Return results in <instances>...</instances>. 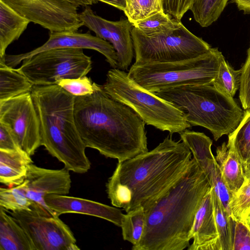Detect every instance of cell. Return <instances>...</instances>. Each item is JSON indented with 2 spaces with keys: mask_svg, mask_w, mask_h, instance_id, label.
<instances>
[{
  "mask_svg": "<svg viewBox=\"0 0 250 250\" xmlns=\"http://www.w3.org/2000/svg\"><path fill=\"white\" fill-rule=\"evenodd\" d=\"M124 12L132 24L157 12L164 11L162 0H125Z\"/></svg>",
  "mask_w": 250,
  "mask_h": 250,
  "instance_id": "f546056e",
  "label": "cell"
},
{
  "mask_svg": "<svg viewBox=\"0 0 250 250\" xmlns=\"http://www.w3.org/2000/svg\"><path fill=\"white\" fill-rule=\"evenodd\" d=\"M234 2L238 9L243 11L244 14H250V0H232Z\"/></svg>",
  "mask_w": 250,
  "mask_h": 250,
  "instance_id": "8d00e7d4",
  "label": "cell"
},
{
  "mask_svg": "<svg viewBox=\"0 0 250 250\" xmlns=\"http://www.w3.org/2000/svg\"><path fill=\"white\" fill-rule=\"evenodd\" d=\"M191 235L193 242L188 250H221L211 187L203 197L196 212Z\"/></svg>",
  "mask_w": 250,
  "mask_h": 250,
  "instance_id": "2e32d148",
  "label": "cell"
},
{
  "mask_svg": "<svg viewBox=\"0 0 250 250\" xmlns=\"http://www.w3.org/2000/svg\"><path fill=\"white\" fill-rule=\"evenodd\" d=\"M229 0H193L190 9L195 21L202 27L216 21L226 7Z\"/></svg>",
  "mask_w": 250,
  "mask_h": 250,
  "instance_id": "484cf974",
  "label": "cell"
},
{
  "mask_svg": "<svg viewBox=\"0 0 250 250\" xmlns=\"http://www.w3.org/2000/svg\"><path fill=\"white\" fill-rule=\"evenodd\" d=\"M225 59L218 48L200 56L179 61L133 63L129 77L152 93L185 85L212 84L221 62Z\"/></svg>",
  "mask_w": 250,
  "mask_h": 250,
  "instance_id": "8992f818",
  "label": "cell"
},
{
  "mask_svg": "<svg viewBox=\"0 0 250 250\" xmlns=\"http://www.w3.org/2000/svg\"><path fill=\"white\" fill-rule=\"evenodd\" d=\"M0 123L11 130L20 148L30 156L42 146L39 119L31 92L0 102Z\"/></svg>",
  "mask_w": 250,
  "mask_h": 250,
  "instance_id": "8fae6325",
  "label": "cell"
},
{
  "mask_svg": "<svg viewBox=\"0 0 250 250\" xmlns=\"http://www.w3.org/2000/svg\"><path fill=\"white\" fill-rule=\"evenodd\" d=\"M211 193L221 250H232L234 220L226 210L212 188Z\"/></svg>",
  "mask_w": 250,
  "mask_h": 250,
  "instance_id": "cb8c5ba5",
  "label": "cell"
},
{
  "mask_svg": "<svg viewBox=\"0 0 250 250\" xmlns=\"http://www.w3.org/2000/svg\"><path fill=\"white\" fill-rule=\"evenodd\" d=\"M245 176L246 178V181H250V172L246 175Z\"/></svg>",
  "mask_w": 250,
  "mask_h": 250,
  "instance_id": "ab89813d",
  "label": "cell"
},
{
  "mask_svg": "<svg viewBox=\"0 0 250 250\" xmlns=\"http://www.w3.org/2000/svg\"><path fill=\"white\" fill-rule=\"evenodd\" d=\"M6 212L0 208V250H35L23 228Z\"/></svg>",
  "mask_w": 250,
  "mask_h": 250,
  "instance_id": "ffe728a7",
  "label": "cell"
},
{
  "mask_svg": "<svg viewBox=\"0 0 250 250\" xmlns=\"http://www.w3.org/2000/svg\"><path fill=\"white\" fill-rule=\"evenodd\" d=\"M154 94L181 110L191 126L208 129L216 141L233 132L244 116L233 98L212 84L181 85Z\"/></svg>",
  "mask_w": 250,
  "mask_h": 250,
  "instance_id": "5b68a950",
  "label": "cell"
},
{
  "mask_svg": "<svg viewBox=\"0 0 250 250\" xmlns=\"http://www.w3.org/2000/svg\"><path fill=\"white\" fill-rule=\"evenodd\" d=\"M31 94L39 119L42 146L69 171L87 172L91 163L75 122V97L58 84L34 85Z\"/></svg>",
  "mask_w": 250,
  "mask_h": 250,
  "instance_id": "277c9868",
  "label": "cell"
},
{
  "mask_svg": "<svg viewBox=\"0 0 250 250\" xmlns=\"http://www.w3.org/2000/svg\"><path fill=\"white\" fill-rule=\"evenodd\" d=\"M112 5L116 8L124 11L126 6L125 0H97Z\"/></svg>",
  "mask_w": 250,
  "mask_h": 250,
  "instance_id": "74e56055",
  "label": "cell"
},
{
  "mask_svg": "<svg viewBox=\"0 0 250 250\" xmlns=\"http://www.w3.org/2000/svg\"><path fill=\"white\" fill-rule=\"evenodd\" d=\"M69 170L29 167L25 181L27 197L32 203L31 209L44 215H55L46 205L44 198L50 194L66 195L71 186Z\"/></svg>",
  "mask_w": 250,
  "mask_h": 250,
  "instance_id": "4fadbf2b",
  "label": "cell"
},
{
  "mask_svg": "<svg viewBox=\"0 0 250 250\" xmlns=\"http://www.w3.org/2000/svg\"><path fill=\"white\" fill-rule=\"evenodd\" d=\"M216 152L215 160L223 180L233 195L246 181L241 160L234 149L226 142L218 146Z\"/></svg>",
  "mask_w": 250,
  "mask_h": 250,
  "instance_id": "ac0fdd59",
  "label": "cell"
},
{
  "mask_svg": "<svg viewBox=\"0 0 250 250\" xmlns=\"http://www.w3.org/2000/svg\"><path fill=\"white\" fill-rule=\"evenodd\" d=\"M26 182L9 188H0V208L8 212L31 209L32 203L25 192Z\"/></svg>",
  "mask_w": 250,
  "mask_h": 250,
  "instance_id": "83f0119b",
  "label": "cell"
},
{
  "mask_svg": "<svg viewBox=\"0 0 250 250\" xmlns=\"http://www.w3.org/2000/svg\"><path fill=\"white\" fill-rule=\"evenodd\" d=\"M45 201L49 208L57 216L67 213H76L97 217L121 227L124 214L117 207L66 195H46Z\"/></svg>",
  "mask_w": 250,
  "mask_h": 250,
  "instance_id": "9a60e30c",
  "label": "cell"
},
{
  "mask_svg": "<svg viewBox=\"0 0 250 250\" xmlns=\"http://www.w3.org/2000/svg\"><path fill=\"white\" fill-rule=\"evenodd\" d=\"M146 214L143 207L136 208L124 214L122 221L123 239L137 245L141 241L146 225Z\"/></svg>",
  "mask_w": 250,
  "mask_h": 250,
  "instance_id": "4316f807",
  "label": "cell"
},
{
  "mask_svg": "<svg viewBox=\"0 0 250 250\" xmlns=\"http://www.w3.org/2000/svg\"><path fill=\"white\" fill-rule=\"evenodd\" d=\"M241 83L239 89V99L244 110L250 109V45L247 50V57L242 67Z\"/></svg>",
  "mask_w": 250,
  "mask_h": 250,
  "instance_id": "d6a6232c",
  "label": "cell"
},
{
  "mask_svg": "<svg viewBox=\"0 0 250 250\" xmlns=\"http://www.w3.org/2000/svg\"><path fill=\"white\" fill-rule=\"evenodd\" d=\"M0 149L22 150L11 130L0 123Z\"/></svg>",
  "mask_w": 250,
  "mask_h": 250,
  "instance_id": "d590c367",
  "label": "cell"
},
{
  "mask_svg": "<svg viewBox=\"0 0 250 250\" xmlns=\"http://www.w3.org/2000/svg\"><path fill=\"white\" fill-rule=\"evenodd\" d=\"M193 2V0H162L164 11L179 21L190 10Z\"/></svg>",
  "mask_w": 250,
  "mask_h": 250,
  "instance_id": "e575fe53",
  "label": "cell"
},
{
  "mask_svg": "<svg viewBox=\"0 0 250 250\" xmlns=\"http://www.w3.org/2000/svg\"><path fill=\"white\" fill-rule=\"evenodd\" d=\"M92 49L102 54L113 68L118 66L116 52L109 42L89 32L80 33L74 31L50 32L48 40L42 45L29 52L17 55H6V64L15 67L23 60L41 52L58 48Z\"/></svg>",
  "mask_w": 250,
  "mask_h": 250,
  "instance_id": "5bb4252c",
  "label": "cell"
},
{
  "mask_svg": "<svg viewBox=\"0 0 250 250\" xmlns=\"http://www.w3.org/2000/svg\"><path fill=\"white\" fill-rule=\"evenodd\" d=\"M211 188L208 177L192 158L184 175L144 208L146 225L132 250H183L189 247L196 212Z\"/></svg>",
  "mask_w": 250,
  "mask_h": 250,
  "instance_id": "3957f363",
  "label": "cell"
},
{
  "mask_svg": "<svg viewBox=\"0 0 250 250\" xmlns=\"http://www.w3.org/2000/svg\"><path fill=\"white\" fill-rule=\"evenodd\" d=\"M103 87L109 96L130 107L147 125L170 134L191 127L181 110L143 88L124 70H109Z\"/></svg>",
  "mask_w": 250,
  "mask_h": 250,
  "instance_id": "52a82bcc",
  "label": "cell"
},
{
  "mask_svg": "<svg viewBox=\"0 0 250 250\" xmlns=\"http://www.w3.org/2000/svg\"><path fill=\"white\" fill-rule=\"evenodd\" d=\"M192 156L183 142L167 137L152 150L118 162L106 184L111 204L126 212L146 208L184 175Z\"/></svg>",
  "mask_w": 250,
  "mask_h": 250,
  "instance_id": "6da1fadb",
  "label": "cell"
},
{
  "mask_svg": "<svg viewBox=\"0 0 250 250\" xmlns=\"http://www.w3.org/2000/svg\"><path fill=\"white\" fill-rule=\"evenodd\" d=\"M107 22L111 34L110 43L117 55V68L127 70L134 56L131 34L133 26L127 19H121L116 21L107 20Z\"/></svg>",
  "mask_w": 250,
  "mask_h": 250,
  "instance_id": "d6986e66",
  "label": "cell"
},
{
  "mask_svg": "<svg viewBox=\"0 0 250 250\" xmlns=\"http://www.w3.org/2000/svg\"><path fill=\"white\" fill-rule=\"evenodd\" d=\"M227 143L240 158L245 176L250 172V109L245 110L237 127L228 135Z\"/></svg>",
  "mask_w": 250,
  "mask_h": 250,
  "instance_id": "603a6c76",
  "label": "cell"
},
{
  "mask_svg": "<svg viewBox=\"0 0 250 250\" xmlns=\"http://www.w3.org/2000/svg\"><path fill=\"white\" fill-rule=\"evenodd\" d=\"M246 223H247V224L248 225V227L250 229V212L247 218Z\"/></svg>",
  "mask_w": 250,
  "mask_h": 250,
  "instance_id": "f35d334b",
  "label": "cell"
},
{
  "mask_svg": "<svg viewBox=\"0 0 250 250\" xmlns=\"http://www.w3.org/2000/svg\"><path fill=\"white\" fill-rule=\"evenodd\" d=\"M20 15L50 32H76L83 26L78 12L80 6L97 0H1Z\"/></svg>",
  "mask_w": 250,
  "mask_h": 250,
  "instance_id": "30bf717a",
  "label": "cell"
},
{
  "mask_svg": "<svg viewBox=\"0 0 250 250\" xmlns=\"http://www.w3.org/2000/svg\"><path fill=\"white\" fill-rule=\"evenodd\" d=\"M74 116L86 147L118 162L148 151L145 123L130 107L98 84L91 94L75 97Z\"/></svg>",
  "mask_w": 250,
  "mask_h": 250,
  "instance_id": "7a4b0ae2",
  "label": "cell"
},
{
  "mask_svg": "<svg viewBox=\"0 0 250 250\" xmlns=\"http://www.w3.org/2000/svg\"><path fill=\"white\" fill-rule=\"evenodd\" d=\"M229 208L233 220L246 222L250 212V181H245L233 195L229 203Z\"/></svg>",
  "mask_w": 250,
  "mask_h": 250,
  "instance_id": "4dcf8cb0",
  "label": "cell"
},
{
  "mask_svg": "<svg viewBox=\"0 0 250 250\" xmlns=\"http://www.w3.org/2000/svg\"><path fill=\"white\" fill-rule=\"evenodd\" d=\"M33 86L26 76L7 65L5 59H0V102L31 92Z\"/></svg>",
  "mask_w": 250,
  "mask_h": 250,
  "instance_id": "7402d4cb",
  "label": "cell"
},
{
  "mask_svg": "<svg viewBox=\"0 0 250 250\" xmlns=\"http://www.w3.org/2000/svg\"><path fill=\"white\" fill-rule=\"evenodd\" d=\"M241 69L235 70L224 59L220 62L217 76L212 84L223 93L233 97L241 83Z\"/></svg>",
  "mask_w": 250,
  "mask_h": 250,
  "instance_id": "f1b7e54d",
  "label": "cell"
},
{
  "mask_svg": "<svg viewBox=\"0 0 250 250\" xmlns=\"http://www.w3.org/2000/svg\"><path fill=\"white\" fill-rule=\"evenodd\" d=\"M32 163L31 156L22 150L0 149V182L8 187L21 184Z\"/></svg>",
  "mask_w": 250,
  "mask_h": 250,
  "instance_id": "e0dca14e",
  "label": "cell"
},
{
  "mask_svg": "<svg viewBox=\"0 0 250 250\" xmlns=\"http://www.w3.org/2000/svg\"><path fill=\"white\" fill-rule=\"evenodd\" d=\"M90 57L81 48H58L44 51L22 61L16 69L34 85L57 84L64 79L86 76L92 68Z\"/></svg>",
  "mask_w": 250,
  "mask_h": 250,
  "instance_id": "9c48e42d",
  "label": "cell"
},
{
  "mask_svg": "<svg viewBox=\"0 0 250 250\" xmlns=\"http://www.w3.org/2000/svg\"><path fill=\"white\" fill-rule=\"evenodd\" d=\"M182 23L164 11L157 12L132 24L147 37L168 32L179 27Z\"/></svg>",
  "mask_w": 250,
  "mask_h": 250,
  "instance_id": "d4e9b609",
  "label": "cell"
},
{
  "mask_svg": "<svg viewBox=\"0 0 250 250\" xmlns=\"http://www.w3.org/2000/svg\"><path fill=\"white\" fill-rule=\"evenodd\" d=\"M232 250H250V229L245 222L234 220Z\"/></svg>",
  "mask_w": 250,
  "mask_h": 250,
  "instance_id": "836d02e7",
  "label": "cell"
},
{
  "mask_svg": "<svg viewBox=\"0 0 250 250\" xmlns=\"http://www.w3.org/2000/svg\"><path fill=\"white\" fill-rule=\"evenodd\" d=\"M30 21L0 0V59L7 47L17 40Z\"/></svg>",
  "mask_w": 250,
  "mask_h": 250,
  "instance_id": "44dd1931",
  "label": "cell"
},
{
  "mask_svg": "<svg viewBox=\"0 0 250 250\" xmlns=\"http://www.w3.org/2000/svg\"><path fill=\"white\" fill-rule=\"evenodd\" d=\"M131 34L135 64L192 59L206 53L211 48L182 23L174 29L154 36L147 37L134 27Z\"/></svg>",
  "mask_w": 250,
  "mask_h": 250,
  "instance_id": "ba28073f",
  "label": "cell"
},
{
  "mask_svg": "<svg viewBox=\"0 0 250 250\" xmlns=\"http://www.w3.org/2000/svg\"><path fill=\"white\" fill-rule=\"evenodd\" d=\"M57 84L75 97H78L92 94L98 84L93 82L90 78L84 76L77 78L61 79L57 82Z\"/></svg>",
  "mask_w": 250,
  "mask_h": 250,
  "instance_id": "1f68e13d",
  "label": "cell"
},
{
  "mask_svg": "<svg viewBox=\"0 0 250 250\" xmlns=\"http://www.w3.org/2000/svg\"><path fill=\"white\" fill-rule=\"evenodd\" d=\"M26 231L35 250H77L76 240L59 216L44 215L32 210L9 212Z\"/></svg>",
  "mask_w": 250,
  "mask_h": 250,
  "instance_id": "7c38bea8",
  "label": "cell"
}]
</instances>
